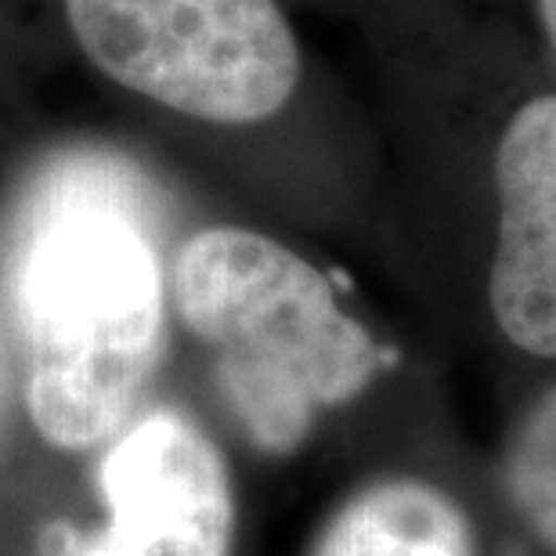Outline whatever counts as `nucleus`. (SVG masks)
<instances>
[{"mask_svg":"<svg viewBox=\"0 0 556 556\" xmlns=\"http://www.w3.org/2000/svg\"><path fill=\"white\" fill-rule=\"evenodd\" d=\"M141 185L62 166L29 206L15 304L29 343V416L59 448H91L135 419L163 343V268Z\"/></svg>","mask_w":556,"mask_h":556,"instance_id":"nucleus-1","label":"nucleus"},{"mask_svg":"<svg viewBox=\"0 0 556 556\" xmlns=\"http://www.w3.org/2000/svg\"><path fill=\"white\" fill-rule=\"evenodd\" d=\"M495 192L488 307L517 351L556 362V94L509 119L495 152Z\"/></svg>","mask_w":556,"mask_h":556,"instance_id":"nucleus-5","label":"nucleus"},{"mask_svg":"<svg viewBox=\"0 0 556 556\" xmlns=\"http://www.w3.org/2000/svg\"><path fill=\"white\" fill-rule=\"evenodd\" d=\"M98 488L105 525L62 556H231L236 492L214 438L174 408L130 419Z\"/></svg>","mask_w":556,"mask_h":556,"instance_id":"nucleus-4","label":"nucleus"},{"mask_svg":"<svg viewBox=\"0 0 556 556\" xmlns=\"http://www.w3.org/2000/svg\"><path fill=\"white\" fill-rule=\"evenodd\" d=\"M488 481L525 553L556 556V380L509 416Z\"/></svg>","mask_w":556,"mask_h":556,"instance_id":"nucleus-7","label":"nucleus"},{"mask_svg":"<svg viewBox=\"0 0 556 556\" xmlns=\"http://www.w3.org/2000/svg\"><path fill=\"white\" fill-rule=\"evenodd\" d=\"M174 304L214 351L242 433L268 455L296 452L321 413L354 402L383 369L380 343L340 307L329 278L257 231L188 239L174 261Z\"/></svg>","mask_w":556,"mask_h":556,"instance_id":"nucleus-2","label":"nucleus"},{"mask_svg":"<svg viewBox=\"0 0 556 556\" xmlns=\"http://www.w3.org/2000/svg\"><path fill=\"white\" fill-rule=\"evenodd\" d=\"M514 542L495 492L481 506L438 477L380 473L326 517L311 556H503Z\"/></svg>","mask_w":556,"mask_h":556,"instance_id":"nucleus-6","label":"nucleus"},{"mask_svg":"<svg viewBox=\"0 0 556 556\" xmlns=\"http://www.w3.org/2000/svg\"><path fill=\"white\" fill-rule=\"evenodd\" d=\"M539 15H542V29L556 51V0H539Z\"/></svg>","mask_w":556,"mask_h":556,"instance_id":"nucleus-8","label":"nucleus"},{"mask_svg":"<svg viewBox=\"0 0 556 556\" xmlns=\"http://www.w3.org/2000/svg\"><path fill=\"white\" fill-rule=\"evenodd\" d=\"M65 15L109 80L210 124L275 116L300 76L275 0H65Z\"/></svg>","mask_w":556,"mask_h":556,"instance_id":"nucleus-3","label":"nucleus"}]
</instances>
